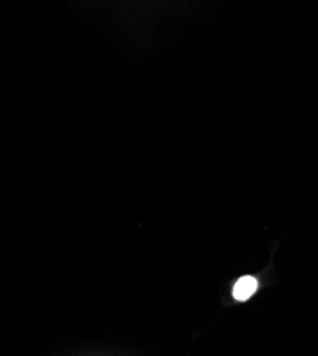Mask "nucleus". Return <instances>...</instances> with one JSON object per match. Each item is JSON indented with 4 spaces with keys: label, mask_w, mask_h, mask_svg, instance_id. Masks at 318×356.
Returning a JSON list of instances; mask_svg holds the SVG:
<instances>
[{
    "label": "nucleus",
    "mask_w": 318,
    "mask_h": 356,
    "mask_svg": "<svg viewBox=\"0 0 318 356\" xmlns=\"http://www.w3.org/2000/svg\"><path fill=\"white\" fill-rule=\"evenodd\" d=\"M257 288H258V282L254 277H250V275L241 277L234 285L233 296L237 301H241V302L247 301L248 298H251L253 293L257 291Z\"/></svg>",
    "instance_id": "f257e3e1"
}]
</instances>
